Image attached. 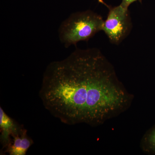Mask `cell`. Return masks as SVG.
Here are the masks:
<instances>
[{"instance_id":"52a82bcc","label":"cell","mask_w":155,"mask_h":155,"mask_svg":"<svg viewBox=\"0 0 155 155\" xmlns=\"http://www.w3.org/2000/svg\"><path fill=\"white\" fill-rule=\"evenodd\" d=\"M137 1H139L140 2L142 3V0H122V3L120 5L123 6L124 8H128V7L132 3L137 2Z\"/></svg>"},{"instance_id":"8992f818","label":"cell","mask_w":155,"mask_h":155,"mask_svg":"<svg viewBox=\"0 0 155 155\" xmlns=\"http://www.w3.org/2000/svg\"><path fill=\"white\" fill-rule=\"evenodd\" d=\"M141 147L143 152L155 154V126L151 128L142 139Z\"/></svg>"},{"instance_id":"3957f363","label":"cell","mask_w":155,"mask_h":155,"mask_svg":"<svg viewBox=\"0 0 155 155\" xmlns=\"http://www.w3.org/2000/svg\"><path fill=\"white\" fill-rule=\"evenodd\" d=\"M108 8L109 13L103 31L111 43L119 45L129 35L132 28L130 12L121 5L114 7L109 6Z\"/></svg>"},{"instance_id":"277c9868","label":"cell","mask_w":155,"mask_h":155,"mask_svg":"<svg viewBox=\"0 0 155 155\" xmlns=\"http://www.w3.org/2000/svg\"><path fill=\"white\" fill-rule=\"evenodd\" d=\"M24 129L23 126L8 116L0 107V141L2 151L11 143L12 137Z\"/></svg>"},{"instance_id":"ba28073f","label":"cell","mask_w":155,"mask_h":155,"mask_svg":"<svg viewBox=\"0 0 155 155\" xmlns=\"http://www.w3.org/2000/svg\"><path fill=\"white\" fill-rule=\"evenodd\" d=\"M98 1L99 2L101 3V4H103V5H105L106 7H108V6L109 5H107V4H106L104 2V1L103 0H98Z\"/></svg>"},{"instance_id":"7a4b0ae2","label":"cell","mask_w":155,"mask_h":155,"mask_svg":"<svg viewBox=\"0 0 155 155\" xmlns=\"http://www.w3.org/2000/svg\"><path fill=\"white\" fill-rule=\"evenodd\" d=\"M104 22L101 15L90 10L73 13L60 26V40L66 47L76 45L80 41H87L103 31Z\"/></svg>"},{"instance_id":"5b68a950","label":"cell","mask_w":155,"mask_h":155,"mask_svg":"<svg viewBox=\"0 0 155 155\" xmlns=\"http://www.w3.org/2000/svg\"><path fill=\"white\" fill-rule=\"evenodd\" d=\"M33 144V140L28 136L27 130L24 128L12 137L11 143L2 153H8L10 155H25Z\"/></svg>"},{"instance_id":"6da1fadb","label":"cell","mask_w":155,"mask_h":155,"mask_svg":"<svg viewBox=\"0 0 155 155\" xmlns=\"http://www.w3.org/2000/svg\"><path fill=\"white\" fill-rule=\"evenodd\" d=\"M39 96L45 109L63 123L94 126L127 110L134 97L95 48L78 49L49 64Z\"/></svg>"}]
</instances>
